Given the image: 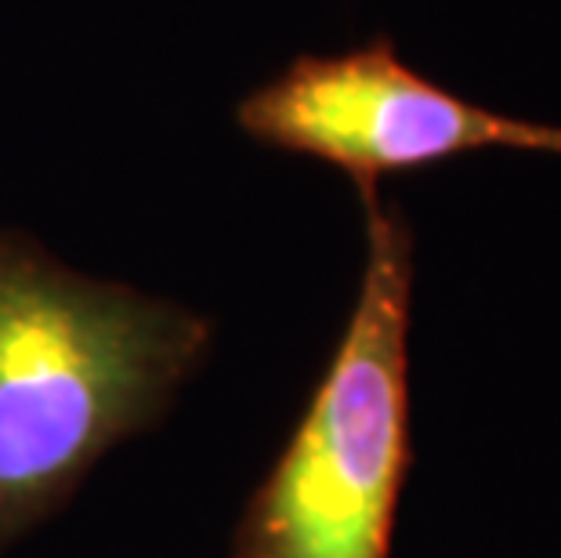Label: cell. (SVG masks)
<instances>
[{"instance_id":"cell-2","label":"cell","mask_w":561,"mask_h":558,"mask_svg":"<svg viewBox=\"0 0 561 558\" xmlns=\"http://www.w3.org/2000/svg\"><path fill=\"white\" fill-rule=\"evenodd\" d=\"M352 316L290 443L250 497L232 558H388L410 471L413 229L366 196Z\"/></svg>"},{"instance_id":"cell-1","label":"cell","mask_w":561,"mask_h":558,"mask_svg":"<svg viewBox=\"0 0 561 558\" xmlns=\"http://www.w3.org/2000/svg\"><path fill=\"white\" fill-rule=\"evenodd\" d=\"M210 341L193 308L80 276L33 236L0 232V555L171 410Z\"/></svg>"},{"instance_id":"cell-3","label":"cell","mask_w":561,"mask_h":558,"mask_svg":"<svg viewBox=\"0 0 561 558\" xmlns=\"http://www.w3.org/2000/svg\"><path fill=\"white\" fill-rule=\"evenodd\" d=\"M257 146L330 163L359 196L380 182L485 149L561 157V127L474 105L402 62L391 37L341 55H297L236 105Z\"/></svg>"}]
</instances>
